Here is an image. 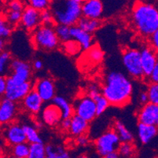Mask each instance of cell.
<instances>
[{
  "mask_svg": "<svg viewBox=\"0 0 158 158\" xmlns=\"http://www.w3.org/2000/svg\"><path fill=\"white\" fill-rule=\"evenodd\" d=\"M102 90V95L110 105L123 107L130 102L133 85L126 75L118 71H112L106 75Z\"/></svg>",
  "mask_w": 158,
  "mask_h": 158,
  "instance_id": "cell-1",
  "label": "cell"
},
{
  "mask_svg": "<svg viewBox=\"0 0 158 158\" xmlns=\"http://www.w3.org/2000/svg\"><path fill=\"white\" fill-rule=\"evenodd\" d=\"M131 21L141 35L150 37L158 28V8L153 4L136 2L132 9Z\"/></svg>",
  "mask_w": 158,
  "mask_h": 158,
  "instance_id": "cell-2",
  "label": "cell"
},
{
  "mask_svg": "<svg viewBox=\"0 0 158 158\" xmlns=\"http://www.w3.org/2000/svg\"><path fill=\"white\" fill-rule=\"evenodd\" d=\"M80 0H57L51 2L50 10L57 24H64L73 27L77 25L82 14Z\"/></svg>",
  "mask_w": 158,
  "mask_h": 158,
  "instance_id": "cell-3",
  "label": "cell"
},
{
  "mask_svg": "<svg viewBox=\"0 0 158 158\" xmlns=\"http://www.w3.org/2000/svg\"><path fill=\"white\" fill-rule=\"evenodd\" d=\"M31 42L35 48L42 51H53L57 48L60 40L55 31V25L40 24L33 31Z\"/></svg>",
  "mask_w": 158,
  "mask_h": 158,
  "instance_id": "cell-4",
  "label": "cell"
},
{
  "mask_svg": "<svg viewBox=\"0 0 158 158\" xmlns=\"http://www.w3.org/2000/svg\"><path fill=\"white\" fill-rule=\"evenodd\" d=\"M120 143L121 142L116 131L110 128L96 139L94 147L98 154L104 157L110 153L117 152Z\"/></svg>",
  "mask_w": 158,
  "mask_h": 158,
  "instance_id": "cell-5",
  "label": "cell"
},
{
  "mask_svg": "<svg viewBox=\"0 0 158 158\" xmlns=\"http://www.w3.org/2000/svg\"><path fill=\"white\" fill-rule=\"evenodd\" d=\"M122 61L126 71L132 78L139 80L144 77L141 61V51L135 49H127L123 51Z\"/></svg>",
  "mask_w": 158,
  "mask_h": 158,
  "instance_id": "cell-6",
  "label": "cell"
},
{
  "mask_svg": "<svg viewBox=\"0 0 158 158\" xmlns=\"http://www.w3.org/2000/svg\"><path fill=\"white\" fill-rule=\"evenodd\" d=\"M73 106L75 114L80 116L87 122L92 121L97 116L95 101L88 95L77 98Z\"/></svg>",
  "mask_w": 158,
  "mask_h": 158,
  "instance_id": "cell-7",
  "label": "cell"
},
{
  "mask_svg": "<svg viewBox=\"0 0 158 158\" xmlns=\"http://www.w3.org/2000/svg\"><path fill=\"white\" fill-rule=\"evenodd\" d=\"M6 81L7 87L4 94V98L14 102L22 101L26 97L27 94L31 90H33L34 87V84H32L31 81L18 84L14 83L9 77H6Z\"/></svg>",
  "mask_w": 158,
  "mask_h": 158,
  "instance_id": "cell-8",
  "label": "cell"
},
{
  "mask_svg": "<svg viewBox=\"0 0 158 158\" xmlns=\"http://www.w3.org/2000/svg\"><path fill=\"white\" fill-rule=\"evenodd\" d=\"M11 75L9 78L16 84H21L30 81L31 67L28 62L21 60H14L10 64Z\"/></svg>",
  "mask_w": 158,
  "mask_h": 158,
  "instance_id": "cell-9",
  "label": "cell"
},
{
  "mask_svg": "<svg viewBox=\"0 0 158 158\" xmlns=\"http://www.w3.org/2000/svg\"><path fill=\"white\" fill-rule=\"evenodd\" d=\"M4 139L10 146H16L21 143H27L24 127L18 123L7 124L3 130Z\"/></svg>",
  "mask_w": 158,
  "mask_h": 158,
  "instance_id": "cell-10",
  "label": "cell"
},
{
  "mask_svg": "<svg viewBox=\"0 0 158 158\" xmlns=\"http://www.w3.org/2000/svg\"><path fill=\"white\" fill-rule=\"evenodd\" d=\"M33 89L38 93L44 102L53 101L55 98V85L52 79L49 77L37 80L34 84Z\"/></svg>",
  "mask_w": 158,
  "mask_h": 158,
  "instance_id": "cell-11",
  "label": "cell"
},
{
  "mask_svg": "<svg viewBox=\"0 0 158 158\" xmlns=\"http://www.w3.org/2000/svg\"><path fill=\"white\" fill-rule=\"evenodd\" d=\"M21 24L24 28L33 31L41 24V12L27 6L22 12Z\"/></svg>",
  "mask_w": 158,
  "mask_h": 158,
  "instance_id": "cell-12",
  "label": "cell"
},
{
  "mask_svg": "<svg viewBox=\"0 0 158 158\" xmlns=\"http://www.w3.org/2000/svg\"><path fill=\"white\" fill-rule=\"evenodd\" d=\"M158 57L156 54V51L151 47H144L141 51V61L143 66L144 77H148L151 76L156 62Z\"/></svg>",
  "mask_w": 158,
  "mask_h": 158,
  "instance_id": "cell-13",
  "label": "cell"
},
{
  "mask_svg": "<svg viewBox=\"0 0 158 158\" xmlns=\"http://www.w3.org/2000/svg\"><path fill=\"white\" fill-rule=\"evenodd\" d=\"M139 123L156 125L158 120V106L153 103H147L143 106L137 115Z\"/></svg>",
  "mask_w": 158,
  "mask_h": 158,
  "instance_id": "cell-14",
  "label": "cell"
},
{
  "mask_svg": "<svg viewBox=\"0 0 158 158\" xmlns=\"http://www.w3.org/2000/svg\"><path fill=\"white\" fill-rule=\"evenodd\" d=\"M104 5L100 0H87L82 3L83 17L90 19L99 20L103 14Z\"/></svg>",
  "mask_w": 158,
  "mask_h": 158,
  "instance_id": "cell-15",
  "label": "cell"
},
{
  "mask_svg": "<svg viewBox=\"0 0 158 158\" xmlns=\"http://www.w3.org/2000/svg\"><path fill=\"white\" fill-rule=\"evenodd\" d=\"M17 113V106L14 102L9 99H2L0 103V122L2 124H10L13 123Z\"/></svg>",
  "mask_w": 158,
  "mask_h": 158,
  "instance_id": "cell-16",
  "label": "cell"
},
{
  "mask_svg": "<svg viewBox=\"0 0 158 158\" xmlns=\"http://www.w3.org/2000/svg\"><path fill=\"white\" fill-rule=\"evenodd\" d=\"M42 119L47 125L54 127L61 122L62 115L59 108L52 103L44 108L42 112Z\"/></svg>",
  "mask_w": 158,
  "mask_h": 158,
  "instance_id": "cell-17",
  "label": "cell"
},
{
  "mask_svg": "<svg viewBox=\"0 0 158 158\" xmlns=\"http://www.w3.org/2000/svg\"><path fill=\"white\" fill-rule=\"evenodd\" d=\"M24 109L32 114H37L42 109L44 101L34 89L31 90L22 100Z\"/></svg>",
  "mask_w": 158,
  "mask_h": 158,
  "instance_id": "cell-18",
  "label": "cell"
},
{
  "mask_svg": "<svg viewBox=\"0 0 158 158\" xmlns=\"http://www.w3.org/2000/svg\"><path fill=\"white\" fill-rule=\"evenodd\" d=\"M71 37L77 41L84 50H89L92 47L93 37L91 34L84 31L77 25L71 27Z\"/></svg>",
  "mask_w": 158,
  "mask_h": 158,
  "instance_id": "cell-19",
  "label": "cell"
},
{
  "mask_svg": "<svg viewBox=\"0 0 158 158\" xmlns=\"http://www.w3.org/2000/svg\"><path fill=\"white\" fill-rule=\"evenodd\" d=\"M89 127V122L81 118L80 116L74 114L71 117V127L69 132L73 135L79 136L84 135L87 133Z\"/></svg>",
  "mask_w": 158,
  "mask_h": 158,
  "instance_id": "cell-20",
  "label": "cell"
},
{
  "mask_svg": "<svg viewBox=\"0 0 158 158\" xmlns=\"http://www.w3.org/2000/svg\"><path fill=\"white\" fill-rule=\"evenodd\" d=\"M158 132V128L155 125H148L139 123L138 124V136L143 144L149 143Z\"/></svg>",
  "mask_w": 158,
  "mask_h": 158,
  "instance_id": "cell-21",
  "label": "cell"
},
{
  "mask_svg": "<svg viewBox=\"0 0 158 158\" xmlns=\"http://www.w3.org/2000/svg\"><path fill=\"white\" fill-rule=\"evenodd\" d=\"M52 103L57 106L61 110L62 120L70 119L74 115L73 114L74 113L73 106L62 96H55V98L53 99Z\"/></svg>",
  "mask_w": 158,
  "mask_h": 158,
  "instance_id": "cell-22",
  "label": "cell"
},
{
  "mask_svg": "<svg viewBox=\"0 0 158 158\" xmlns=\"http://www.w3.org/2000/svg\"><path fill=\"white\" fill-rule=\"evenodd\" d=\"M113 128L116 131L121 143H132L134 140V135L127 128L125 124L120 120H116L113 123Z\"/></svg>",
  "mask_w": 158,
  "mask_h": 158,
  "instance_id": "cell-23",
  "label": "cell"
},
{
  "mask_svg": "<svg viewBox=\"0 0 158 158\" xmlns=\"http://www.w3.org/2000/svg\"><path fill=\"white\" fill-rule=\"evenodd\" d=\"M101 25L102 21L100 20L90 19V18H84V17H82L77 24V26L90 34L97 31L101 27Z\"/></svg>",
  "mask_w": 158,
  "mask_h": 158,
  "instance_id": "cell-24",
  "label": "cell"
},
{
  "mask_svg": "<svg viewBox=\"0 0 158 158\" xmlns=\"http://www.w3.org/2000/svg\"><path fill=\"white\" fill-rule=\"evenodd\" d=\"M46 158H72L69 152H67L62 146H54L48 144L46 146Z\"/></svg>",
  "mask_w": 158,
  "mask_h": 158,
  "instance_id": "cell-25",
  "label": "cell"
},
{
  "mask_svg": "<svg viewBox=\"0 0 158 158\" xmlns=\"http://www.w3.org/2000/svg\"><path fill=\"white\" fill-rule=\"evenodd\" d=\"M24 133L26 135L27 143L30 144H35V143H43L41 137L39 135V132L36 128L31 125H23Z\"/></svg>",
  "mask_w": 158,
  "mask_h": 158,
  "instance_id": "cell-26",
  "label": "cell"
},
{
  "mask_svg": "<svg viewBox=\"0 0 158 158\" xmlns=\"http://www.w3.org/2000/svg\"><path fill=\"white\" fill-rule=\"evenodd\" d=\"M117 153L121 158H134L135 155V147L132 143H121Z\"/></svg>",
  "mask_w": 158,
  "mask_h": 158,
  "instance_id": "cell-27",
  "label": "cell"
},
{
  "mask_svg": "<svg viewBox=\"0 0 158 158\" xmlns=\"http://www.w3.org/2000/svg\"><path fill=\"white\" fill-rule=\"evenodd\" d=\"M62 49L64 50V52L66 54H68L69 55L75 56L81 51L83 47H81V45L77 41L71 39L67 42L63 43Z\"/></svg>",
  "mask_w": 158,
  "mask_h": 158,
  "instance_id": "cell-28",
  "label": "cell"
},
{
  "mask_svg": "<svg viewBox=\"0 0 158 158\" xmlns=\"http://www.w3.org/2000/svg\"><path fill=\"white\" fill-rule=\"evenodd\" d=\"M46 146L44 143L30 144V152L27 158H46Z\"/></svg>",
  "mask_w": 158,
  "mask_h": 158,
  "instance_id": "cell-29",
  "label": "cell"
},
{
  "mask_svg": "<svg viewBox=\"0 0 158 158\" xmlns=\"http://www.w3.org/2000/svg\"><path fill=\"white\" fill-rule=\"evenodd\" d=\"M55 31L60 41H62L63 43L67 42L72 39L71 27L64 24H56Z\"/></svg>",
  "mask_w": 158,
  "mask_h": 158,
  "instance_id": "cell-30",
  "label": "cell"
},
{
  "mask_svg": "<svg viewBox=\"0 0 158 158\" xmlns=\"http://www.w3.org/2000/svg\"><path fill=\"white\" fill-rule=\"evenodd\" d=\"M30 152V144L28 143H21L13 146L12 155L21 158H27Z\"/></svg>",
  "mask_w": 158,
  "mask_h": 158,
  "instance_id": "cell-31",
  "label": "cell"
},
{
  "mask_svg": "<svg viewBox=\"0 0 158 158\" xmlns=\"http://www.w3.org/2000/svg\"><path fill=\"white\" fill-rule=\"evenodd\" d=\"M11 54L10 53L6 51H3L0 54V73L2 74V77L6 74L8 67H10L12 61H10Z\"/></svg>",
  "mask_w": 158,
  "mask_h": 158,
  "instance_id": "cell-32",
  "label": "cell"
},
{
  "mask_svg": "<svg viewBox=\"0 0 158 158\" xmlns=\"http://www.w3.org/2000/svg\"><path fill=\"white\" fill-rule=\"evenodd\" d=\"M88 57L93 62H100L104 57V53L98 46H92L89 49Z\"/></svg>",
  "mask_w": 158,
  "mask_h": 158,
  "instance_id": "cell-33",
  "label": "cell"
},
{
  "mask_svg": "<svg viewBox=\"0 0 158 158\" xmlns=\"http://www.w3.org/2000/svg\"><path fill=\"white\" fill-rule=\"evenodd\" d=\"M28 4L30 6L40 12H43L44 10L50 9L51 2L48 0H30L28 1Z\"/></svg>",
  "mask_w": 158,
  "mask_h": 158,
  "instance_id": "cell-34",
  "label": "cell"
},
{
  "mask_svg": "<svg viewBox=\"0 0 158 158\" xmlns=\"http://www.w3.org/2000/svg\"><path fill=\"white\" fill-rule=\"evenodd\" d=\"M146 92L149 96V102L158 106V84L151 83L148 86Z\"/></svg>",
  "mask_w": 158,
  "mask_h": 158,
  "instance_id": "cell-35",
  "label": "cell"
},
{
  "mask_svg": "<svg viewBox=\"0 0 158 158\" xmlns=\"http://www.w3.org/2000/svg\"><path fill=\"white\" fill-rule=\"evenodd\" d=\"M6 18V21L10 25H15V24H18V23L21 22V18H22V12L8 10Z\"/></svg>",
  "mask_w": 158,
  "mask_h": 158,
  "instance_id": "cell-36",
  "label": "cell"
},
{
  "mask_svg": "<svg viewBox=\"0 0 158 158\" xmlns=\"http://www.w3.org/2000/svg\"><path fill=\"white\" fill-rule=\"evenodd\" d=\"M96 102V110H97V116H100L106 110H107L108 107L110 106V102L107 99L102 95L101 97L98 98L95 101Z\"/></svg>",
  "mask_w": 158,
  "mask_h": 158,
  "instance_id": "cell-37",
  "label": "cell"
},
{
  "mask_svg": "<svg viewBox=\"0 0 158 158\" xmlns=\"http://www.w3.org/2000/svg\"><path fill=\"white\" fill-rule=\"evenodd\" d=\"M12 28L11 25L6 20L2 18L0 21V36L2 40H6L10 35Z\"/></svg>",
  "mask_w": 158,
  "mask_h": 158,
  "instance_id": "cell-38",
  "label": "cell"
},
{
  "mask_svg": "<svg viewBox=\"0 0 158 158\" xmlns=\"http://www.w3.org/2000/svg\"><path fill=\"white\" fill-rule=\"evenodd\" d=\"M93 100L96 101L98 98L102 95V90L99 88L98 86L95 84H91L87 87V94Z\"/></svg>",
  "mask_w": 158,
  "mask_h": 158,
  "instance_id": "cell-39",
  "label": "cell"
},
{
  "mask_svg": "<svg viewBox=\"0 0 158 158\" xmlns=\"http://www.w3.org/2000/svg\"><path fill=\"white\" fill-rule=\"evenodd\" d=\"M54 23L55 21L54 19V16H53L51 10L49 9L41 12V24L54 25Z\"/></svg>",
  "mask_w": 158,
  "mask_h": 158,
  "instance_id": "cell-40",
  "label": "cell"
},
{
  "mask_svg": "<svg viewBox=\"0 0 158 158\" xmlns=\"http://www.w3.org/2000/svg\"><path fill=\"white\" fill-rule=\"evenodd\" d=\"M8 8L9 10L11 11H18V12H23L25 7L24 6V4L21 1H18V0H14L9 2L8 5Z\"/></svg>",
  "mask_w": 158,
  "mask_h": 158,
  "instance_id": "cell-41",
  "label": "cell"
},
{
  "mask_svg": "<svg viewBox=\"0 0 158 158\" xmlns=\"http://www.w3.org/2000/svg\"><path fill=\"white\" fill-rule=\"evenodd\" d=\"M150 43L153 50L156 52H158V28L150 36Z\"/></svg>",
  "mask_w": 158,
  "mask_h": 158,
  "instance_id": "cell-42",
  "label": "cell"
},
{
  "mask_svg": "<svg viewBox=\"0 0 158 158\" xmlns=\"http://www.w3.org/2000/svg\"><path fill=\"white\" fill-rule=\"evenodd\" d=\"M6 77H0V94H1V95H4V94H5L6 90Z\"/></svg>",
  "mask_w": 158,
  "mask_h": 158,
  "instance_id": "cell-43",
  "label": "cell"
},
{
  "mask_svg": "<svg viewBox=\"0 0 158 158\" xmlns=\"http://www.w3.org/2000/svg\"><path fill=\"white\" fill-rule=\"evenodd\" d=\"M149 79L150 80L151 83H156V84H158V61L156 62V64L155 66L153 73H152L151 76L149 77Z\"/></svg>",
  "mask_w": 158,
  "mask_h": 158,
  "instance_id": "cell-44",
  "label": "cell"
},
{
  "mask_svg": "<svg viewBox=\"0 0 158 158\" xmlns=\"http://www.w3.org/2000/svg\"><path fill=\"white\" fill-rule=\"evenodd\" d=\"M77 143L80 146H85L89 144V139L85 135L79 136L77 139Z\"/></svg>",
  "mask_w": 158,
  "mask_h": 158,
  "instance_id": "cell-45",
  "label": "cell"
},
{
  "mask_svg": "<svg viewBox=\"0 0 158 158\" xmlns=\"http://www.w3.org/2000/svg\"><path fill=\"white\" fill-rule=\"evenodd\" d=\"M139 102H140L141 104H143V106L149 102V96H148V94L146 91L141 93L140 95H139Z\"/></svg>",
  "mask_w": 158,
  "mask_h": 158,
  "instance_id": "cell-46",
  "label": "cell"
},
{
  "mask_svg": "<svg viewBox=\"0 0 158 158\" xmlns=\"http://www.w3.org/2000/svg\"><path fill=\"white\" fill-rule=\"evenodd\" d=\"M61 127L63 130H69L71 127V118L64 119L61 122Z\"/></svg>",
  "mask_w": 158,
  "mask_h": 158,
  "instance_id": "cell-47",
  "label": "cell"
},
{
  "mask_svg": "<svg viewBox=\"0 0 158 158\" xmlns=\"http://www.w3.org/2000/svg\"><path fill=\"white\" fill-rule=\"evenodd\" d=\"M44 67V63L40 60H35L33 62V69L35 70H41Z\"/></svg>",
  "mask_w": 158,
  "mask_h": 158,
  "instance_id": "cell-48",
  "label": "cell"
},
{
  "mask_svg": "<svg viewBox=\"0 0 158 158\" xmlns=\"http://www.w3.org/2000/svg\"><path fill=\"white\" fill-rule=\"evenodd\" d=\"M102 158H121L120 156V155H119V153H117V152H114V153H110V154L106 155V156H104V157Z\"/></svg>",
  "mask_w": 158,
  "mask_h": 158,
  "instance_id": "cell-49",
  "label": "cell"
},
{
  "mask_svg": "<svg viewBox=\"0 0 158 158\" xmlns=\"http://www.w3.org/2000/svg\"><path fill=\"white\" fill-rule=\"evenodd\" d=\"M4 44H5V43H4V40H2V39H1V40H0V49H1V51H3L2 50H3Z\"/></svg>",
  "mask_w": 158,
  "mask_h": 158,
  "instance_id": "cell-50",
  "label": "cell"
},
{
  "mask_svg": "<svg viewBox=\"0 0 158 158\" xmlns=\"http://www.w3.org/2000/svg\"><path fill=\"white\" fill-rule=\"evenodd\" d=\"M77 158H89V157L87 156V155L83 154V155H80V156H79Z\"/></svg>",
  "mask_w": 158,
  "mask_h": 158,
  "instance_id": "cell-51",
  "label": "cell"
},
{
  "mask_svg": "<svg viewBox=\"0 0 158 158\" xmlns=\"http://www.w3.org/2000/svg\"><path fill=\"white\" fill-rule=\"evenodd\" d=\"M10 158H21V157H18V156H10Z\"/></svg>",
  "mask_w": 158,
  "mask_h": 158,
  "instance_id": "cell-52",
  "label": "cell"
},
{
  "mask_svg": "<svg viewBox=\"0 0 158 158\" xmlns=\"http://www.w3.org/2000/svg\"><path fill=\"white\" fill-rule=\"evenodd\" d=\"M1 158H10V157H9V156H5V155H4V156H1Z\"/></svg>",
  "mask_w": 158,
  "mask_h": 158,
  "instance_id": "cell-53",
  "label": "cell"
},
{
  "mask_svg": "<svg viewBox=\"0 0 158 158\" xmlns=\"http://www.w3.org/2000/svg\"><path fill=\"white\" fill-rule=\"evenodd\" d=\"M155 126H156V127H157V128H158V120H157V121H156V125H155Z\"/></svg>",
  "mask_w": 158,
  "mask_h": 158,
  "instance_id": "cell-54",
  "label": "cell"
},
{
  "mask_svg": "<svg viewBox=\"0 0 158 158\" xmlns=\"http://www.w3.org/2000/svg\"><path fill=\"white\" fill-rule=\"evenodd\" d=\"M156 158H158V157H156Z\"/></svg>",
  "mask_w": 158,
  "mask_h": 158,
  "instance_id": "cell-55",
  "label": "cell"
}]
</instances>
